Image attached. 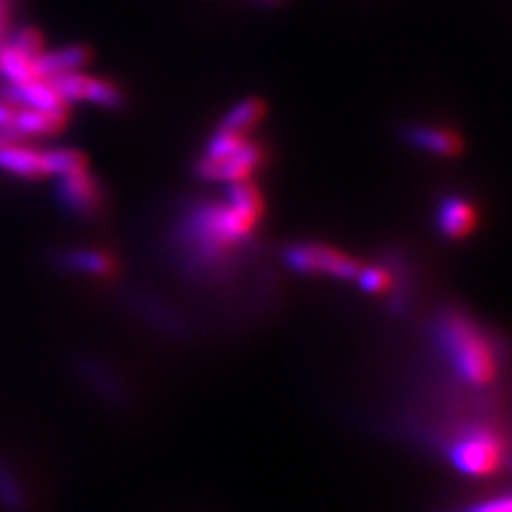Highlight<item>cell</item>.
Instances as JSON below:
<instances>
[{"instance_id": "6da1fadb", "label": "cell", "mask_w": 512, "mask_h": 512, "mask_svg": "<svg viewBox=\"0 0 512 512\" xmlns=\"http://www.w3.org/2000/svg\"><path fill=\"white\" fill-rule=\"evenodd\" d=\"M438 338L463 380L474 384V387H485V384L493 382L495 374H498L495 355L470 320L459 314L444 316L438 325Z\"/></svg>"}, {"instance_id": "ba28073f", "label": "cell", "mask_w": 512, "mask_h": 512, "mask_svg": "<svg viewBox=\"0 0 512 512\" xmlns=\"http://www.w3.org/2000/svg\"><path fill=\"white\" fill-rule=\"evenodd\" d=\"M410 139L416 146L434 152L440 156H453L461 150V141L457 135L442 131V128H434V126H416L410 131Z\"/></svg>"}, {"instance_id": "3957f363", "label": "cell", "mask_w": 512, "mask_h": 512, "mask_svg": "<svg viewBox=\"0 0 512 512\" xmlns=\"http://www.w3.org/2000/svg\"><path fill=\"white\" fill-rule=\"evenodd\" d=\"M284 259L288 267L301 271V274H323L340 280H355L361 271V263L352 256L316 244H297L288 248Z\"/></svg>"}, {"instance_id": "5b68a950", "label": "cell", "mask_w": 512, "mask_h": 512, "mask_svg": "<svg viewBox=\"0 0 512 512\" xmlns=\"http://www.w3.org/2000/svg\"><path fill=\"white\" fill-rule=\"evenodd\" d=\"M0 169L24 180H39L50 175L45 165V152L24 146L18 137L5 135H0Z\"/></svg>"}, {"instance_id": "4fadbf2b", "label": "cell", "mask_w": 512, "mask_h": 512, "mask_svg": "<svg viewBox=\"0 0 512 512\" xmlns=\"http://www.w3.org/2000/svg\"><path fill=\"white\" fill-rule=\"evenodd\" d=\"M365 293H384L391 286V276L384 269L361 267L359 276L355 278Z\"/></svg>"}, {"instance_id": "7a4b0ae2", "label": "cell", "mask_w": 512, "mask_h": 512, "mask_svg": "<svg viewBox=\"0 0 512 512\" xmlns=\"http://www.w3.org/2000/svg\"><path fill=\"white\" fill-rule=\"evenodd\" d=\"M451 461L466 476L485 478L498 472L506 461L504 440L491 429H472L451 448Z\"/></svg>"}, {"instance_id": "30bf717a", "label": "cell", "mask_w": 512, "mask_h": 512, "mask_svg": "<svg viewBox=\"0 0 512 512\" xmlns=\"http://www.w3.org/2000/svg\"><path fill=\"white\" fill-rule=\"evenodd\" d=\"M45 165L50 175H71L86 169V158L82 152H75L69 148H58L45 152Z\"/></svg>"}, {"instance_id": "52a82bcc", "label": "cell", "mask_w": 512, "mask_h": 512, "mask_svg": "<svg viewBox=\"0 0 512 512\" xmlns=\"http://www.w3.org/2000/svg\"><path fill=\"white\" fill-rule=\"evenodd\" d=\"M476 222L474 207L461 197H446L440 205V229L446 237L459 239L468 235Z\"/></svg>"}, {"instance_id": "2e32d148", "label": "cell", "mask_w": 512, "mask_h": 512, "mask_svg": "<svg viewBox=\"0 0 512 512\" xmlns=\"http://www.w3.org/2000/svg\"><path fill=\"white\" fill-rule=\"evenodd\" d=\"M466 512H510V500L508 498H500V500H491V502H483L478 504Z\"/></svg>"}, {"instance_id": "8992f818", "label": "cell", "mask_w": 512, "mask_h": 512, "mask_svg": "<svg viewBox=\"0 0 512 512\" xmlns=\"http://www.w3.org/2000/svg\"><path fill=\"white\" fill-rule=\"evenodd\" d=\"M88 62V50L86 47H64V50L56 52H41L35 58V69L39 79H52L64 73H71L86 67Z\"/></svg>"}, {"instance_id": "277c9868", "label": "cell", "mask_w": 512, "mask_h": 512, "mask_svg": "<svg viewBox=\"0 0 512 512\" xmlns=\"http://www.w3.org/2000/svg\"><path fill=\"white\" fill-rule=\"evenodd\" d=\"M58 197L62 205H67L73 214L92 216L103 205V188L84 169L71 175H62L58 186Z\"/></svg>"}, {"instance_id": "8fae6325", "label": "cell", "mask_w": 512, "mask_h": 512, "mask_svg": "<svg viewBox=\"0 0 512 512\" xmlns=\"http://www.w3.org/2000/svg\"><path fill=\"white\" fill-rule=\"evenodd\" d=\"M64 261H67V265H71L73 269L86 271V274H94V276H105L114 271V263H111L109 256L101 252H92V250L69 252L64 256Z\"/></svg>"}, {"instance_id": "5bb4252c", "label": "cell", "mask_w": 512, "mask_h": 512, "mask_svg": "<svg viewBox=\"0 0 512 512\" xmlns=\"http://www.w3.org/2000/svg\"><path fill=\"white\" fill-rule=\"evenodd\" d=\"M0 498H3V504H7L9 508L22 506V491L3 466H0Z\"/></svg>"}, {"instance_id": "9a60e30c", "label": "cell", "mask_w": 512, "mask_h": 512, "mask_svg": "<svg viewBox=\"0 0 512 512\" xmlns=\"http://www.w3.org/2000/svg\"><path fill=\"white\" fill-rule=\"evenodd\" d=\"M13 9H15V0H0V47L9 41Z\"/></svg>"}, {"instance_id": "7c38bea8", "label": "cell", "mask_w": 512, "mask_h": 512, "mask_svg": "<svg viewBox=\"0 0 512 512\" xmlns=\"http://www.w3.org/2000/svg\"><path fill=\"white\" fill-rule=\"evenodd\" d=\"M86 101H90L94 105H101V107H120L122 105V92L116 84L107 82V79L90 77Z\"/></svg>"}, {"instance_id": "9c48e42d", "label": "cell", "mask_w": 512, "mask_h": 512, "mask_svg": "<svg viewBox=\"0 0 512 512\" xmlns=\"http://www.w3.org/2000/svg\"><path fill=\"white\" fill-rule=\"evenodd\" d=\"M263 111L265 109L261 101L256 99L244 101L229 111V116L222 120L220 128L222 131H231V133H244L263 118Z\"/></svg>"}]
</instances>
